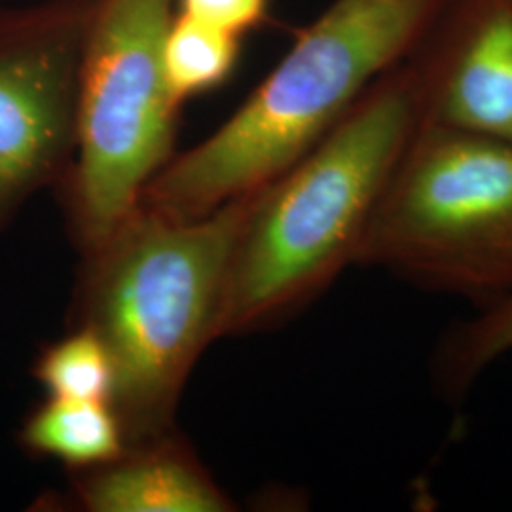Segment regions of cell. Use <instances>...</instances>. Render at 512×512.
I'll return each mask as SVG.
<instances>
[{
	"instance_id": "6da1fadb",
	"label": "cell",
	"mask_w": 512,
	"mask_h": 512,
	"mask_svg": "<svg viewBox=\"0 0 512 512\" xmlns=\"http://www.w3.org/2000/svg\"><path fill=\"white\" fill-rule=\"evenodd\" d=\"M421 122L418 82L404 61L253 192L226 277L219 338L283 323L355 264L368 219Z\"/></svg>"
},
{
	"instance_id": "7a4b0ae2",
	"label": "cell",
	"mask_w": 512,
	"mask_h": 512,
	"mask_svg": "<svg viewBox=\"0 0 512 512\" xmlns=\"http://www.w3.org/2000/svg\"><path fill=\"white\" fill-rule=\"evenodd\" d=\"M440 0H332L215 133L150 181L141 207L202 219L272 183L414 52Z\"/></svg>"
},
{
	"instance_id": "3957f363",
	"label": "cell",
	"mask_w": 512,
	"mask_h": 512,
	"mask_svg": "<svg viewBox=\"0 0 512 512\" xmlns=\"http://www.w3.org/2000/svg\"><path fill=\"white\" fill-rule=\"evenodd\" d=\"M251 202L253 192L194 220L139 207L84 256L73 325L90 327L109 349L112 408L128 444L175 431L184 384L219 338L226 277Z\"/></svg>"
},
{
	"instance_id": "277c9868",
	"label": "cell",
	"mask_w": 512,
	"mask_h": 512,
	"mask_svg": "<svg viewBox=\"0 0 512 512\" xmlns=\"http://www.w3.org/2000/svg\"><path fill=\"white\" fill-rule=\"evenodd\" d=\"M355 264L469 300L512 293V143L421 122L385 184Z\"/></svg>"
},
{
	"instance_id": "5b68a950",
	"label": "cell",
	"mask_w": 512,
	"mask_h": 512,
	"mask_svg": "<svg viewBox=\"0 0 512 512\" xmlns=\"http://www.w3.org/2000/svg\"><path fill=\"white\" fill-rule=\"evenodd\" d=\"M177 0H99L82 50L73 164L59 192L82 255L139 209L173 158L181 105L167 88L164 44Z\"/></svg>"
},
{
	"instance_id": "8992f818",
	"label": "cell",
	"mask_w": 512,
	"mask_h": 512,
	"mask_svg": "<svg viewBox=\"0 0 512 512\" xmlns=\"http://www.w3.org/2000/svg\"><path fill=\"white\" fill-rule=\"evenodd\" d=\"M97 2L0 8V232L73 164L78 76Z\"/></svg>"
},
{
	"instance_id": "52a82bcc",
	"label": "cell",
	"mask_w": 512,
	"mask_h": 512,
	"mask_svg": "<svg viewBox=\"0 0 512 512\" xmlns=\"http://www.w3.org/2000/svg\"><path fill=\"white\" fill-rule=\"evenodd\" d=\"M406 65L423 122L512 143V0H440Z\"/></svg>"
},
{
	"instance_id": "ba28073f",
	"label": "cell",
	"mask_w": 512,
	"mask_h": 512,
	"mask_svg": "<svg viewBox=\"0 0 512 512\" xmlns=\"http://www.w3.org/2000/svg\"><path fill=\"white\" fill-rule=\"evenodd\" d=\"M69 503L86 512H228L234 501L173 433L128 444L105 465L71 476Z\"/></svg>"
},
{
	"instance_id": "9c48e42d",
	"label": "cell",
	"mask_w": 512,
	"mask_h": 512,
	"mask_svg": "<svg viewBox=\"0 0 512 512\" xmlns=\"http://www.w3.org/2000/svg\"><path fill=\"white\" fill-rule=\"evenodd\" d=\"M18 444L31 458L55 459L76 473L118 458L128 440L112 404L46 397L21 421Z\"/></svg>"
},
{
	"instance_id": "30bf717a",
	"label": "cell",
	"mask_w": 512,
	"mask_h": 512,
	"mask_svg": "<svg viewBox=\"0 0 512 512\" xmlns=\"http://www.w3.org/2000/svg\"><path fill=\"white\" fill-rule=\"evenodd\" d=\"M512 351V293L446 330L431 355V378L440 395L461 401L488 366Z\"/></svg>"
},
{
	"instance_id": "8fae6325",
	"label": "cell",
	"mask_w": 512,
	"mask_h": 512,
	"mask_svg": "<svg viewBox=\"0 0 512 512\" xmlns=\"http://www.w3.org/2000/svg\"><path fill=\"white\" fill-rule=\"evenodd\" d=\"M241 38L175 12L164 44L167 88L183 107L222 86L238 65Z\"/></svg>"
},
{
	"instance_id": "7c38bea8",
	"label": "cell",
	"mask_w": 512,
	"mask_h": 512,
	"mask_svg": "<svg viewBox=\"0 0 512 512\" xmlns=\"http://www.w3.org/2000/svg\"><path fill=\"white\" fill-rule=\"evenodd\" d=\"M31 374L48 397L112 404L114 365L103 340L86 325L38 351Z\"/></svg>"
},
{
	"instance_id": "4fadbf2b",
	"label": "cell",
	"mask_w": 512,
	"mask_h": 512,
	"mask_svg": "<svg viewBox=\"0 0 512 512\" xmlns=\"http://www.w3.org/2000/svg\"><path fill=\"white\" fill-rule=\"evenodd\" d=\"M177 12L243 38L270 18V0H177Z\"/></svg>"
}]
</instances>
